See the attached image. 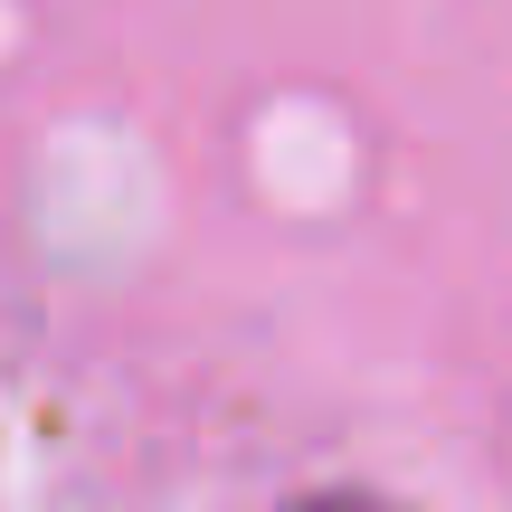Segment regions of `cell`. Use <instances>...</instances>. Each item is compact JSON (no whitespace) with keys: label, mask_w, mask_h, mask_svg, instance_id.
<instances>
[{"label":"cell","mask_w":512,"mask_h":512,"mask_svg":"<svg viewBox=\"0 0 512 512\" xmlns=\"http://www.w3.org/2000/svg\"><path fill=\"white\" fill-rule=\"evenodd\" d=\"M285 512H399V503H380V494H304V503H285Z\"/></svg>","instance_id":"cell-1"}]
</instances>
